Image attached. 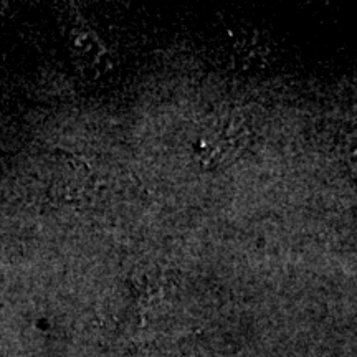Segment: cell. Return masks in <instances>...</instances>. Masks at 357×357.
<instances>
[{
  "mask_svg": "<svg viewBox=\"0 0 357 357\" xmlns=\"http://www.w3.org/2000/svg\"><path fill=\"white\" fill-rule=\"evenodd\" d=\"M71 48H73V56L78 68L88 79L98 82L113 70V56L108 47L100 35L91 30H79L75 33Z\"/></svg>",
  "mask_w": 357,
  "mask_h": 357,
  "instance_id": "cell-1",
  "label": "cell"
}]
</instances>
